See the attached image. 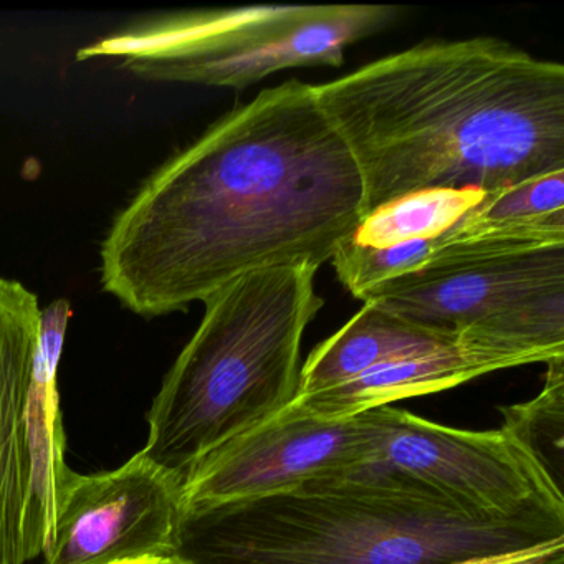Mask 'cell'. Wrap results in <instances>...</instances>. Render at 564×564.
<instances>
[{
	"label": "cell",
	"instance_id": "1",
	"mask_svg": "<svg viewBox=\"0 0 564 564\" xmlns=\"http://www.w3.org/2000/svg\"><path fill=\"white\" fill-rule=\"evenodd\" d=\"M362 217V184L313 85L283 82L210 124L117 214L100 283L147 319L256 270L332 262Z\"/></svg>",
	"mask_w": 564,
	"mask_h": 564
},
{
	"label": "cell",
	"instance_id": "2",
	"mask_svg": "<svg viewBox=\"0 0 564 564\" xmlns=\"http://www.w3.org/2000/svg\"><path fill=\"white\" fill-rule=\"evenodd\" d=\"M315 91L358 167L362 216L564 171V67L501 39L424 42Z\"/></svg>",
	"mask_w": 564,
	"mask_h": 564
},
{
	"label": "cell",
	"instance_id": "3",
	"mask_svg": "<svg viewBox=\"0 0 564 564\" xmlns=\"http://www.w3.org/2000/svg\"><path fill=\"white\" fill-rule=\"evenodd\" d=\"M564 540L554 514L491 517L381 465L180 511L186 564H452Z\"/></svg>",
	"mask_w": 564,
	"mask_h": 564
},
{
	"label": "cell",
	"instance_id": "4",
	"mask_svg": "<svg viewBox=\"0 0 564 564\" xmlns=\"http://www.w3.org/2000/svg\"><path fill=\"white\" fill-rule=\"evenodd\" d=\"M316 272L312 265L256 270L204 302L203 322L148 414L141 451L181 485L200 458L299 398L303 336L323 308Z\"/></svg>",
	"mask_w": 564,
	"mask_h": 564
},
{
	"label": "cell",
	"instance_id": "5",
	"mask_svg": "<svg viewBox=\"0 0 564 564\" xmlns=\"http://www.w3.org/2000/svg\"><path fill=\"white\" fill-rule=\"evenodd\" d=\"M394 6H253L156 15L77 52L113 58L134 77L161 84L246 90L290 68L345 64L346 48L384 31Z\"/></svg>",
	"mask_w": 564,
	"mask_h": 564
},
{
	"label": "cell",
	"instance_id": "6",
	"mask_svg": "<svg viewBox=\"0 0 564 564\" xmlns=\"http://www.w3.org/2000/svg\"><path fill=\"white\" fill-rule=\"evenodd\" d=\"M368 302L424 328L495 343L547 365L564 358V243L442 247Z\"/></svg>",
	"mask_w": 564,
	"mask_h": 564
},
{
	"label": "cell",
	"instance_id": "7",
	"mask_svg": "<svg viewBox=\"0 0 564 564\" xmlns=\"http://www.w3.org/2000/svg\"><path fill=\"white\" fill-rule=\"evenodd\" d=\"M388 435L389 405L348 419L283 409L200 458L181 485V510L267 497L345 474L375 460Z\"/></svg>",
	"mask_w": 564,
	"mask_h": 564
},
{
	"label": "cell",
	"instance_id": "8",
	"mask_svg": "<svg viewBox=\"0 0 564 564\" xmlns=\"http://www.w3.org/2000/svg\"><path fill=\"white\" fill-rule=\"evenodd\" d=\"M369 464L391 468L491 517L564 518L563 488L503 427L460 431L389 405V435Z\"/></svg>",
	"mask_w": 564,
	"mask_h": 564
},
{
	"label": "cell",
	"instance_id": "9",
	"mask_svg": "<svg viewBox=\"0 0 564 564\" xmlns=\"http://www.w3.org/2000/svg\"><path fill=\"white\" fill-rule=\"evenodd\" d=\"M181 481L143 452L107 474L68 468L55 497L45 564H111L173 553Z\"/></svg>",
	"mask_w": 564,
	"mask_h": 564
},
{
	"label": "cell",
	"instance_id": "10",
	"mask_svg": "<svg viewBox=\"0 0 564 564\" xmlns=\"http://www.w3.org/2000/svg\"><path fill=\"white\" fill-rule=\"evenodd\" d=\"M41 322L37 295L0 276V564L31 563L45 547L28 421Z\"/></svg>",
	"mask_w": 564,
	"mask_h": 564
},
{
	"label": "cell",
	"instance_id": "11",
	"mask_svg": "<svg viewBox=\"0 0 564 564\" xmlns=\"http://www.w3.org/2000/svg\"><path fill=\"white\" fill-rule=\"evenodd\" d=\"M488 193L427 189L382 204L361 217L332 263L341 285L366 302L375 290L414 272L480 206Z\"/></svg>",
	"mask_w": 564,
	"mask_h": 564
},
{
	"label": "cell",
	"instance_id": "12",
	"mask_svg": "<svg viewBox=\"0 0 564 564\" xmlns=\"http://www.w3.org/2000/svg\"><path fill=\"white\" fill-rule=\"evenodd\" d=\"M533 362L536 359L524 352L464 338L438 351L376 366L345 384L296 398L289 409L312 417H355L402 399L447 391L480 376Z\"/></svg>",
	"mask_w": 564,
	"mask_h": 564
},
{
	"label": "cell",
	"instance_id": "13",
	"mask_svg": "<svg viewBox=\"0 0 564 564\" xmlns=\"http://www.w3.org/2000/svg\"><path fill=\"white\" fill-rule=\"evenodd\" d=\"M462 339L424 328L366 302L343 328L308 356L300 375L299 398L345 384L384 362L427 355Z\"/></svg>",
	"mask_w": 564,
	"mask_h": 564
},
{
	"label": "cell",
	"instance_id": "14",
	"mask_svg": "<svg viewBox=\"0 0 564 564\" xmlns=\"http://www.w3.org/2000/svg\"><path fill=\"white\" fill-rule=\"evenodd\" d=\"M70 315V303L67 300H58L42 310L41 339L29 399L35 517L45 540L51 531L55 497L68 471L64 460L65 437L58 408L57 369Z\"/></svg>",
	"mask_w": 564,
	"mask_h": 564
},
{
	"label": "cell",
	"instance_id": "15",
	"mask_svg": "<svg viewBox=\"0 0 564 564\" xmlns=\"http://www.w3.org/2000/svg\"><path fill=\"white\" fill-rule=\"evenodd\" d=\"M510 432L557 487L564 480V358L547 362L543 391L527 404L500 409Z\"/></svg>",
	"mask_w": 564,
	"mask_h": 564
},
{
	"label": "cell",
	"instance_id": "16",
	"mask_svg": "<svg viewBox=\"0 0 564 564\" xmlns=\"http://www.w3.org/2000/svg\"><path fill=\"white\" fill-rule=\"evenodd\" d=\"M452 564H564V540L528 550L495 554V556L474 557Z\"/></svg>",
	"mask_w": 564,
	"mask_h": 564
},
{
	"label": "cell",
	"instance_id": "17",
	"mask_svg": "<svg viewBox=\"0 0 564 564\" xmlns=\"http://www.w3.org/2000/svg\"><path fill=\"white\" fill-rule=\"evenodd\" d=\"M111 564H186L174 553L153 554V556L137 557V560L118 561Z\"/></svg>",
	"mask_w": 564,
	"mask_h": 564
}]
</instances>
